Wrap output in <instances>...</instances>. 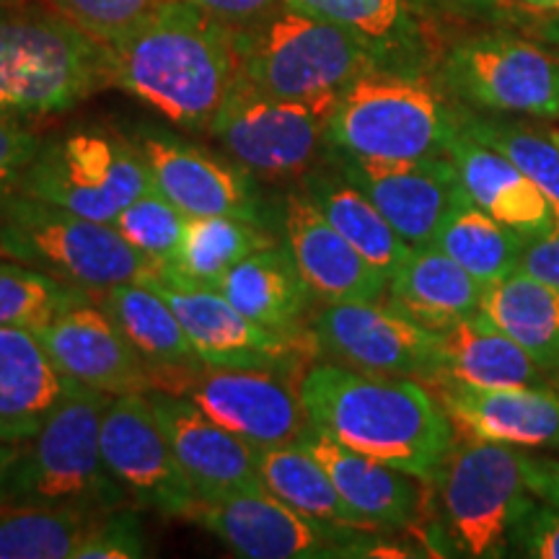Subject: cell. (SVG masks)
I'll return each instance as SVG.
<instances>
[{"label": "cell", "mask_w": 559, "mask_h": 559, "mask_svg": "<svg viewBox=\"0 0 559 559\" xmlns=\"http://www.w3.org/2000/svg\"><path fill=\"white\" fill-rule=\"evenodd\" d=\"M107 47L109 83L187 130H207L239 81L236 29L169 0Z\"/></svg>", "instance_id": "6da1fadb"}, {"label": "cell", "mask_w": 559, "mask_h": 559, "mask_svg": "<svg viewBox=\"0 0 559 559\" xmlns=\"http://www.w3.org/2000/svg\"><path fill=\"white\" fill-rule=\"evenodd\" d=\"M317 430L345 449L394 466L415 479H436L453 445L449 412L417 381L321 362L298 383Z\"/></svg>", "instance_id": "7a4b0ae2"}, {"label": "cell", "mask_w": 559, "mask_h": 559, "mask_svg": "<svg viewBox=\"0 0 559 559\" xmlns=\"http://www.w3.org/2000/svg\"><path fill=\"white\" fill-rule=\"evenodd\" d=\"M104 86L111 83L102 41L45 5H0V115H60Z\"/></svg>", "instance_id": "3957f363"}, {"label": "cell", "mask_w": 559, "mask_h": 559, "mask_svg": "<svg viewBox=\"0 0 559 559\" xmlns=\"http://www.w3.org/2000/svg\"><path fill=\"white\" fill-rule=\"evenodd\" d=\"M456 132L436 83L417 70L376 66L340 94L330 143L342 156L417 160L445 156Z\"/></svg>", "instance_id": "277c9868"}, {"label": "cell", "mask_w": 559, "mask_h": 559, "mask_svg": "<svg viewBox=\"0 0 559 559\" xmlns=\"http://www.w3.org/2000/svg\"><path fill=\"white\" fill-rule=\"evenodd\" d=\"M0 251L5 260L96 296L111 285L145 283L158 275L111 223L83 218L19 190L0 194Z\"/></svg>", "instance_id": "5b68a950"}, {"label": "cell", "mask_w": 559, "mask_h": 559, "mask_svg": "<svg viewBox=\"0 0 559 559\" xmlns=\"http://www.w3.org/2000/svg\"><path fill=\"white\" fill-rule=\"evenodd\" d=\"M109 394L70 383L13 466L5 502L117 510L128 502L102 453V417Z\"/></svg>", "instance_id": "8992f818"}, {"label": "cell", "mask_w": 559, "mask_h": 559, "mask_svg": "<svg viewBox=\"0 0 559 559\" xmlns=\"http://www.w3.org/2000/svg\"><path fill=\"white\" fill-rule=\"evenodd\" d=\"M241 86L277 99H319L342 94L373 55L340 26L309 13L280 9L247 29H236Z\"/></svg>", "instance_id": "52a82bcc"}, {"label": "cell", "mask_w": 559, "mask_h": 559, "mask_svg": "<svg viewBox=\"0 0 559 559\" xmlns=\"http://www.w3.org/2000/svg\"><path fill=\"white\" fill-rule=\"evenodd\" d=\"M151 187L135 140L104 128H79L41 143L16 190L83 218L111 223Z\"/></svg>", "instance_id": "ba28073f"}, {"label": "cell", "mask_w": 559, "mask_h": 559, "mask_svg": "<svg viewBox=\"0 0 559 559\" xmlns=\"http://www.w3.org/2000/svg\"><path fill=\"white\" fill-rule=\"evenodd\" d=\"M526 456L492 440H466L440 466V500L453 542L469 557H502L513 531L534 508Z\"/></svg>", "instance_id": "9c48e42d"}, {"label": "cell", "mask_w": 559, "mask_h": 559, "mask_svg": "<svg viewBox=\"0 0 559 559\" xmlns=\"http://www.w3.org/2000/svg\"><path fill=\"white\" fill-rule=\"evenodd\" d=\"M340 94L319 99H277L236 83L207 132L249 174L267 179L298 177L311 169Z\"/></svg>", "instance_id": "30bf717a"}, {"label": "cell", "mask_w": 559, "mask_h": 559, "mask_svg": "<svg viewBox=\"0 0 559 559\" xmlns=\"http://www.w3.org/2000/svg\"><path fill=\"white\" fill-rule=\"evenodd\" d=\"M102 453L128 502L158 510L169 519L190 521L200 500L181 472L145 391L109 396L102 417Z\"/></svg>", "instance_id": "8fae6325"}, {"label": "cell", "mask_w": 559, "mask_h": 559, "mask_svg": "<svg viewBox=\"0 0 559 559\" xmlns=\"http://www.w3.org/2000/svg\"><path fill=\"white\" fill-rule=\"evenodd\" d=\"M445 83L466 102L531 117L559 115V58L536 41L485 34L453 47Z\"/></svg>", "instance_id": "7c38bea8"}, {"label": "cell", "mask_w": 559, "mask_h": 559, "mask_svg": "<svg viewBox=\"0 0 559 559\" xmlns=\"http://www.w3.org/2000/svg\"><path fill=\"white\" fill-rule=\"evenodd\" d=\"M160 293L185 326L194 353L210 368L270 370L277 376H293L304 366L309 349L317 347L313 334L293 337L257 324L236 309L228 298L213 288H181V285L145 280Z\"/></svg>", "instance_id": "4fadbf2b"}, {"label": "cell", "mask_w": 559, "mask_h": 559, "mask_svg": "<svg viewBox=\"0 0 559 559\" xmlns=\"http://www.w3.org/2000/svg\"><path fill=\"white\" fill-rule=\"evenodd\" d=\"M317 349L349 368L404 379H430L438 360V332L379 300L326 304L313 313Z\"/></svg>", "instance_id": "5bb4252c"}, {"label": "cell", "mask_w": 559, "mask_h": 559, "mask_svg": "<svg viewBox=\"0 0 559 559\" xmlns=\"http://www.w3.org/2000/svg\"><path fill=\"white\" fill-rule=\"evenodd\" d=\"M190 521L247 559H317L355 555L347 536L355 528L317 523L285 506L270 489L228 495L223 500L198 502Z\"/></svg>", "instance_id": "9a60e30c"}, {"label": "cell", "mask_w": 559, "mask_h": 559, "mask_svg": "<svg viewBox=\"0 0 559 559\" xmlns=\"http://www.w3.org/2000/svg\"><path fill=\"white\" fill-rule=\"evenodd\" d=\"M177 394L192 400L251 449L298 443L311 428L298 383L290 386L285 376L270 370L202 366Z\"/></svg>", "instance_id": "2e32d148"}, {"label": "cell", "mask_w": 559, "mask_h": 559, "mask_svg": "<svg viewBox=\"0 0 559 559\" xmlns=\"http://www.w3.org/2000/svg\"><path fill=\"white\" fill-rule=\"evenodd\" d=\"M135 145L148 166L153 190L187 218L236 215L262 223L260 192L243 166L210 156L187 140L156 130L135 132Z\"/></svg>", "instance_id": "e0dca14e"}, {"label": "cell", "mask_w": 559, "mask_h": 559, "mask_svg": "<svg viewBox=\"0 0 559 559\" xmlns=\"http://www.w3.org/2000/svg\"><path fill=\"white\" fill-rule=\"evenodd\" d=\"M342 174L373 200L412 249L430 247L445 215L469 198L451 158L366 160L342 156Z\"/></svg>", "instance_id": "ac0fdd59"}, {"label": "cell", "mask_w": 559, "mask_h": 559, "mask_svg": "<svg viewBox=\"0 0 559 559\" xmlns=\"http://www.w3.org/2000/svg\"><path fill=\"white\" fill-rule=\"evenodd\" d=\"M174 456L200 502L264 487L257 469V449L207 417L198 404L174 391H145Z\"/></svg>", "instance_id": "d6986e66"}, {"label": "cell", "mask_w": 559, "mask_h": 559, "mask_svg": "<svg viewBox=\"0 0 559 559\" xmlns=\"http://www.w3.org/2000/svg\"><path fill=\"white\" fill-rule=\"evenodd\" d=\"M34 332L68 381L109 396L153 389L145 362L96 300L73 306Z\"/></svg>", "instance_id": "ffe728a7"}, {"label": "cell", "mask_w": 559, "mask_h": 559, "mask_svg": "<svg viewBox=\"0 0 559 559\" xmlns=\"http://www.w3.org/2000/svg\"><path fill=\"white\" fill-rule=\"evenodd\" d=\"M285 247L309 285L324 304L381 300L389 293V275L373 267L304 192H290L283 207Z\"/></svg>", "instance_id": "44dd1931"}, {"label": "cell", "mask_w": 559, "mask_h": 559, "mask_svg": "<svg viewBox=\"0 0 559 559\" xmlns=\"http://www.w3.org/2000/svg\"><path fill=\"white\" fill-rule=\"evenodd\" d=\"M99 306L120 326L138 358L148 368L153 389L177 391L194 370L205 366L194 353L185 326L169 300L145 283L111 285L99 296Z\"/></svg>", "instance_id": "7402d4cb"}, {"label": "cell", "mask_w": 559, "mask_h": 559, "mask_svg": "<svg viewBox=\"0 0 559 559\" xmlns=\"http://www.w3.org/2000/svg\"><path fill=\"white\" fill-rule=\"evenodd\" d=\"M440 402L472 438L510 449L559 445V400L539 386L474 389L440 383Z\"/></svg>", "instance_id": "603a6c76"}, {"label": "cell", "mask_w": 559, "mask_h": 559, "mask_svg": "<svg viewBox=\"0 0 559 559\" xmlns=\"http://www.w3.org/2000/svg\"><path fill=\"white\" fill-rule=\"evenodd\" d=\"M456 166L461 187L495 221L526 236L555 230V213L539 187L500 151L489 148L459 128L451 138L449 153Z\"/></svg>", "instance_id": "cb8c5ba5"}, {"label": "cell", "mask_w": 559, "mask_h": 559, "mask_svg": "<svg viewBox=\"0 0 559 559\" xmlns=\"http://www.w3.org/2000/svg\"><path fill=\"white\" fill-rule=\"evenodd\" d=\"M34 330L0 326V440L26 443L70 389Z\"/></svg>", "instance_id": "d4e9b609"}, {"label": "cell", "mask_w": 559, "mask_h": 559, "mask_svg": "<svg viewBox=\"0 0 559 559\" xmlns=\"http://www.w3.org/2000/svg\"><path fill=\"white\" fill-rule=\"evenodd\" d=\"M298 443L324 466L345 506L370 528L409 526L415 521L419 492L412 474L349 451L313 425Z\"/></svg>", "instance_id": "484cf974"}, {"label": "cell", "mask_w": 559, "mask_h": 559, "mask_svg": "<svg viewBox=\"0 0 559 559\" xmlns=\"http://www.w3.org/2000/svg\"><path fill=\"white\" fill-rule=\"evenodd\" d=\"M430 381L474 389H526L542 383V366L479 313L438 332V360ZM542 389V386H539Z\"/></svg>", "instance_id": "4316f807"}, {"label": "cell", "mask_w": 559, "mask_h": 559, "mask_svg": "<svg viewBox=\"0 0 559 559\" xmlns=\"http://www.w3.org/2000/svg\"><path fill=\"white\" fill-rule=\"evenodd\" d=\"M485 285L438 247L412 249L389 277V304L430 332H443L479 311Z\"/></svg>", "instance_id": "83f0119b"}, {"label": "cell", "mask_w": 559, "mask_h": 559, "mask_svg": "<svg viewBox=\"0 0 559 559\" xmlns=\"http://www.w3.org/2000/svg\"><path fill=\"white\" fill-rule=\"evenodd\" d=\"M223 298L257 324L267 330L306 337L304 317L309 311L311 290L293 262L288 247L272 243L267 249L234 264L213 285Z\"/></svg>", "instance_id": "f1b7e54d"}, {"label": "cell", "mask_w": 559, "mask_h": 559, "mask_svg": "<svg viewBox=\"0 0 559 559\" xmlns=\"http://www.w3.org/2000/svg\"><path fill=\"white\" fill-rule=\"evenodd\" d=\"M290 9L340 26L360 41L383 68L415 70L425 29L415 0H285Z\"/></svg>", "instance_id": "f546056e"}, {"label": "cell", "mask_w": 559, "mask_h": 559, "mask_svg": "<svg viewBox=\"0 0 559 559\" xmlns=\"http://www.w3.org/2000/svg\"><path fill=\"white\" fill-rule=\"evenodd\" d=\"M272 243H277L275 236L260 221L236 218V215L190 218L179 249L151 280L181 285V288H213L234 264Z\"/></svg>", "instance_id": "4dcf8cb0"}, {"label": "cell", "mask_w": 559, "mask_h": 559, "mask_svg": "<svg viewBox=\"0 0 559 559\" xmlns=\"http://www.w3.org/2000/svg\"><path fill=\"white\" fill-rule=\"evenodd\" d=\"M479 317L519 342L542 368L559 366V290L539 280L510 272L485 285Z\"/></svg>", "instance_id": "1f68e13d"}, {"label": "cell", "mask_w": 559, "mask_h": 559, "mask_svg": "<svg viewBox=\"0 0 559 559\" xmlns=\"http://www.w3.org/2000/svg\"><path fill=\"white\" fill-rule=\"evenodd\" d=\"M326 221L360 251L366 260L391 277L412 254V247L383 218L373 200L353 185L345 174L313 171L304 179V190Z\"/></svg>", "instance_id": "d6a6232c"}, {"label": "cell", "mask_w": 559, "mask_h": 559, "mask_svg": "<svg viewBox=\"0 0 559 559\" xmlns=\"http://www.w3.org/2000/svg\"><path fill=\"white\" fill-rule=\"evenodd\" d=\"M257 469L264 489L306 519L334 528H370L345 506L324 466L300 443L257 449Z\"/></svg>", "instance_id": "836d02e7"}, {"label": "cell", "mask_w": 559, "mask_h": 559, "mask_svg": "<svg viewBox=\"0 0 559 559\" xmlns=\"http://www.w3.org/2000/svg\"><path fill=\"white\" fill-rule=\"evenodd\" d=\"M102 515L79 506L0 502V559H73Z\"/></svg>", "instance_id": "e575fe53"}, {"label": "cell", "mask_w": 559, "mask_h": 559, "mask_svg": "<svg viewBox=\"0 0 559 559\" xmlns=\"http://www.w3.org/2000/svg\"><path fill=\"white\" fill-rule=\"evenodd\" d=\"M526 239V234L508 228L464 198L440 223L432 247L445 251L481 285H489L515 272Z\"/></svg>", "instance_id": "d590c367"}, {"label": "cell", "mask_w": 559, "mask_h": 559, "mask_svg": "<svg viewBox=\"0 0 559 559\" xmlns=\"http://www.w3.org/2000/svg\"><path fill=\"white\" fill-rule=\"evenodd\" d=\"M86 300H96V293L26 264L0 262V326L39 330Z\"/></svg>", "instance_id": "8d00e7d4"}, {"label": "cell", "mask_w": 559, "mask_h": 559, "mask_svg": "<svg viewBox=\"0 0 559 559\" xmlns=\"http://www.w3.org/2000/svg\"><path fill=\"white\" fill-rule=\"evenodd\" d=\"M461 130L508 156L539 187L555 213V230H559V132L521 122L485 120L466 122Z\"/></svg>", "instance_id": "74e56055"}, {"label": "cell", "mask_w": 559, "mask_h": 559, "mask_svg": "<svg viewBox=\"0 0 559 559\" xmlns=\"http://www.w3.org/2000/svg\"><path fill=\"white\" fill-rule=\"evenodd\" d=\"M187 221L190 218L179 207H174L164 194L151 187L148 192L132 200L128 207H122L120 215L111 221V226L143 260L160 270L179 249Z\"/></svg>", "instance_id": "f35d334b"}, {"label": "cell", "mask_w": 559, "mask_h": 559, "mask_svg": "<svg viewBox=\"0 0 559 559\" xmlns=\"http://www.w3.org/2000/svg\"><path fill=\"white\" fill-rule=\"evenodd\" d=\"M88 37L111 45L169 0H39Z\"/></svg>", "instance_id": "ab89813d"}, {"label": "cell", "mask_w": 559, "mask_h": 559, "mask_svg": "<svg viewBox=\"0 0 559 559\" xmlns=\"http://www.w3.org/2000/svg\"><path fill=\"white\" fill-rule=\"evenodd\" d=\"M143 526L130 510H109L104 513L91 534L75 549L73 559H135L148 555Z\"/></svg>", "instance_id": "60d3db41"}, {"label": "cell", "mask_w": 559, "mask_h": 559, "mask_svg": "<svg viewBox=\"0 0 559 559\" xmlns=\"http://www.w3.org/2000/svg\"><path fill=\"white\" fill-rule=\"evenodd\" d=\"M39 148L41 140L24 122L0 115V194L16 190Z\"/></svg>", "instance_id": "b9f144b4"}, {"label": "cell", "mask_w": 559, "mask_h": 559, "mask_svg": "<svg viewBox=\"0 0 559 559\" xmlns=\"http://www.w3.org/2000/svg\"><path fill=\"white\" fill-rule=\"evenodd\" d=\"M513 544L526 557L559 559V510L531 508L513 531Z\"/></svg>", "instance_id": "7bdbcfd3"}, {"label": "cell", "mask_w": 559, "mask_h": 559, "mask_svg": "<svg viewBox=\"0 0 559 559\" xmlns=\"http://www.w3.org/2000/svg\"><path fill=\"white\" fill-rule=\"evenodd\" d=\"M515 270L559 290V230L528 236Z\"/></svg>", "instance_id": "ee69618b"}, {"label": "cell", "mask_w": 559, "mask_h": 559, "mask_svg": "<svg viewBox=\"0 0 559 559\" xmlns=\"http://www.w3.org/2000/svg\"><path fill=\"white\" fill-rule=\"evenodd\" d=\"M187 3L198 5V9L221 19L223 24L234 26V29H247V26L288 5L285 0H187Z\"/></svg>", "instance_id": "f6af8a7d"}, {"label": "cell", "mask_w": 559, "mask_h": 559, "mask_svg": "<svg viewBox=\"0 0 559 559\" xmlns=\"http://www.w3.org/2000/svg\"><path fill=\"white\" fill-rule=\"evenodd\" d=\"M523 464H526V481H528L531 495L551 502V506H559V464L557 461H536V459L526 456Z\"/></svg>", "instance_id": "bcb514c9"}, {"label": "cell", "mask_w": 559, "mask_h": 559, "mask_svg": "<svg viewBox=\"0 0 559 559\" xmlns=\"http://www.w3.org/2000/svg\"><path fill=\"white\" fill-rule=\"evenodd\" d=\"M21 451H24V443H5V440H0V502H5L11 472L16 466Z\"/></svg>", "instance_id": "7dc6e473"}, {"label": "cell", "mask_w": 559, "mask_h": 559, "mask_svg": "<svg viewBox=\"0 0 559 559\" xmlns=\"http://www.w3.org/2000/svg\"><path fill=\"white\" fill-rule=\"evenodd\" d=\"M531 32H534L536 39L559 47V13H549V16L539 19L534 26H531Z\"/></svg>", "instance_id": "c3c4849f"}, {"label": "cell", "mask_w": 559, "mask_h": 559, "mask_svg": "<svg viewBox=\"0 0 559 559\" xmlns=\"http://www.w3.org/2000/svg\"><path fill=\"white\" fill-rule=\"evenodd\" d=\"M498 3H513L521 5L526 11H547V13H559V0H498Z\"/></svg>", "instance_id": "681fc988"}, {"label": "cell", "mask_w": 559, "mask_h": 559, "mask_svg": "<svg viewBox=\"0 0 559 559\" xmlns=\"http://www.w3.org/2000/svg\"><path fill=\"white\" fill-rule=\"evenodd\" d=\"M415 3L451 5V9H459V5H498V0H415Z\"/></svg>", "instance_id": "f907efd6"}, {"label": "cell", "mask_w": 559, "mask_h": 559, "mask_svg": "<svg viewBox=\"0 0 559 559\" xmlns=\"http://www.w3.org/2000/svg\"><path fill=\"white\" fill-rule=\"evenodd\" d=\"M29 3V0H0V5H24Z\"/></svg>", "instance_id": "816d5d0a"}, {"label": "cell", "mask_w": 559, "mask_h": 559, "mask_svg": "<svg viewBox=\"0 0 559 559\" xmlns=\"http://www.w3.org/2000/svg\"><path fill=\"white\" fill-rule=\"evenodd\" d=\"M5 260V257H3V251H0V262H3Z\"/></svg>", "instance_id": "f5cc1de1"}]
</instances>
